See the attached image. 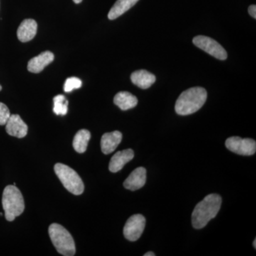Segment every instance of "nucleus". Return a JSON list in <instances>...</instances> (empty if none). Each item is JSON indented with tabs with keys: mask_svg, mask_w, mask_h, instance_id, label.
Listing matches in <instances>:
<instances>
[{
	"mask_svg": "<svg viewBox=\"0 0 256 256\" xmlns=\"http://www.w3.org/2000/svg\"><path fill=\"white\" fill-rule=\"evenodd\" d=\"M82 82L77 77H70L66 79L64 84V90L66 92H73L74 89H78L82 87Z\"/></svg>",
	"mask_w": 256,
	"mask_h": 256,
	"instance_id": "aec40b11",
	"label": "nucleus"
},
{
	"mask_svg": "<svg viewBox=\"0 0 256 256\" xmlns=\"http://www.w3.org/2000/svg\"><path fill=\"white\" fill-rule=\"evenodd\" d=\"M122 139V133L119 131L105 133L100 141L101 150L105 154H108L116 150Z\"/></svg>",
	"mask_w": 256,
	"mask_h": 256,
	"instance_id": "ddd939ff",
	"label": "nucleus"
},
{
	"mask_svg": "<svg viewBox=\"0 0 256 256\" xmlns=\"http://www.w3.org/2000/svg\"><path fill=\"white\" fill-rule=\"evenodd\" d=\"M134 158V152L132 150L128 149L119 151L112 156L109 164V170L112 173L120 171L124 165L131 161Z\"/></svg>",
	"mask_w": 256,
	"mask_h": 256,
	"instance_id": "f8f14e48",
	"label": "nucleus"
},
{
	"mask_svg": "<svg viewBox=\"0 0 256 256\" xmlns=\"http://www.w3.org/2000/svg\"><path fill=\"white\" fill-rule=\"evenodd\" d=\"M146 220L144 216L134 214L130 217L124 225V234L130 242H136L140 238L146 228Z\"/></svg>",
	"mask_w": 256,
	"mask_h": 256,
	"instance_id": "6e6552de",
	"label": "nucleus"
},
{
	"mask_svg": "<svg viewBox=\"0 0 256 256\" xmlns=\"http://www.w3.org/2000/svg\"><path fill=\"white\" fill-rule=\"evenodd\" d=\"M54 171L64 188L74 195H80L84 191V184L82 178L76 172L67 165L55 164Z\"/></svg>",
	"mask_w": 256,
	"mask_h": 256,
	"instance_id": "39448f33",
	"label": "nucleus"
},
{
	"mask_svg": "<svg viewBox=\"0 0 256 256\" xmlns=\"http://www.w3.org/2000/svg\"><path fill=\"white\" fill-rule=\"evenodd\" d=\"M206 98V89L202 87L191 88L178 96L175 104V111L180 116L194 114L204 105Z\"/></svg>",
	"mask_w": 256,
	"mask_h": 256,
	"instance_id": "f03ea898",
	"label": "nucleus"
},
{
	"mask_svg": "<svg viewBox=\"0 0 256 256\" xmlns=\"http://www.w3.org/2000/svg\"><path fill=\"white\" fill-rule=\"evenodd\" d=\"M2 206L5 218L8 222H13L24 210V201L22 194L15 185L6 186L3 192Z\"/></svg>",
	"mask_w": 256,
	"mask_h": 256,
	"instance_id": "7ed1b4c3",
	"label": "nucleus"
},
{
	"mask_svg": "<svg viewBox=\"0 0 256 256\" xmlns=\"http://www.w3.org/2000/svg\"><path fill=\"white\" fill-rule=\"evenodd\" d=\"M138 102L137 97L127 92H118L114 97V104L122 110L133 108L138 105Z\"/></svg>",
	"mask_w": 256,
	"mask_h": 256,
	"instance_id": "dca6fc26",
	"label": "nucleus"
},
{
	"mask_svg": "<svg viewBox=\"0 0 256 256\" xmlns=\"http://www.w3.org/2000/svg\"><path fill=\"white\" fill-rule=\"evenodd\" d=\"M193 43L195 46L204 50L217 60H226L228 56L224 47L210 37L202 36V35L197 36L193 38Z\"/></svg>",
	"mask_w": 256,
	"mask_h": 256,
	"instance_id": "423d86ee",
	"label": "nucleus"
},
{
	"mask_svg": "<svg viewBox=\"0 0 256 256\" xmlns=\"http://www.w3.org/2000/svg\"><path fill=\"white\" fill-rule=\"evenodd\" d=\"M222 197L216 194L207 195L197 204L192 215V226L196 229L206 226L210 220L215 218L222 206Z\"/></svg>",
	"mask_w": 256,
	"mask_h": 256,
	"instance_id": "f257e3e1",
	"label": "nucleus"
},
{
	"mask_svg": "<svg viewBox=\"0 0 256 256\" xmlns=\"http://www.w3.org/2000/svg\"><path fill=\"white\" fill-rule=\"evenodd\" d=\"M74 2L76 3V4H80V2L82 1V0H73Z\"/></svg>",
	"mask_w": 256,
	"mask_h": 256,
	"instance_id": "b1692460",
	"label": "nucleus"
},
{
	"mask_svg": "<svg viewBox=\"0 0 256 256\" xmlns=\"http://www.w3.org/2000/svg\"><path fill=\"white\" fill-rule=\"evenodd\" d=\"M68 101L65 96L58 95L54 98V112L57 116H65L68 112Z\"/></svg>",
	"mask_w": 256,
	"mask_h": 256,
	"instance_id": "6ab92c4d",
	"label": "nucleus"
},
{
	"mask_svg": "<svg viewBox=\"0 0 256 256\" xmlns=\"http://www.w3.org/2000/svg\"><path fill=\"white\" fill-rule=\"evenodd\" d=\"M48 234L57 252L65 256L75 255V242L66 229L60 224H52L48 228Z\"/></svg>",
	"mask_w": 256,
	"mask_h": 256,
	"instance_id": "20e7f679",
	"label": "nucleus"
},
{
	"mask_svg": "<svg viewBox=\"0 0 256 256\" xmlns=\"http://www.w3.org/2000/svg\"><path fill=\"white\" fill-rule=\"evenodd\" d=\"M146 168L142 166L136 168L124 182V188L130 191H136L143 188L146 183Z\"/></svg>",
	"mask_w": 256,
	"mask_h": 256,
	"instance_id": "9d476101",
	"label": "nucleus"
},
{
	"mask_svg": "<svg viewBox=\"0 0 256 256\" xmlns=\"http://www.w3.org/2000/svg\"><path fill=\"white\" fill-rule=\"evenodd\" d=\"M54 60V55L52 52L48 50L42 52L40 55L34 57L28 62V70L31 73H40L45 67L52 63Z\"/></svg>",
	"mask_w": 256,
	"mask_h": 256,
	"instance_id": "9b49d317",
	"label": "nucleus"
},
{
	"mask_svg": "<svg viewBox=\"0 0 256 256\" xmlns=\"http://www.w3.org/2000/svg\"><path fill=\"white\" fill-rule=\"evenodd\" d=\"M10 114L8 106L0 102V126H4L10 118Z\"/></svg>",
	"mask_w": 256,
	"mask_h": 256,
	"instance_id": "412c9836",
	"label": "nucleus"
},
{
	"mask_svg": "<svg viewBox=\"0 0 256 256\" xmlns=\"http://www.w3.org/2000/svg\"><path fill=\"white\" fill-rule=\"evenodd\" d=\"M144 256H156V254H154V252H148L146 254H144Z\"/></svg>",
	"mask_w": 256,
	"mask_h": 256,
	"instance_id": "5701e85b",
	"label": "nucleus"
},
{
	"mask_svg": "<svg viewBox=\"0 0 256 256\" xmlns=\"http://www.w3.org/2000/svg\"><path fill=\"white\" fill-rule=\"evenodd\" d=\"M226 146L232 152L240 156H252L256 151V142L250 138H229L226 141Z\"/></svg>",
	"mask_w": 256,
	"mask_h": 256,
	"instance_id": "0eeeda50",
	"label": "nucleus"
},
{
	"mask_svg": "<svg viewBox=\"0 0 256 256\" xmlns=\"http://www.w3.org/2000/svg\"><path fill=\"white\" fill-rule=\"evenodd\" d=\"M130 78L133 84L142 89L149 88L156 80V76L146 70H138L133 72Z\"/></svg>",
	"mask_w": 256,
	"mask_h": 256,
	"instance_id": "2eb2a0df",
	"label": "nucleus"
},
{
	"mask_svg": "<svg viewBox=\"0 0 256 256\" xmlns=\"http://www.w3.org/2000/svg\"><path fill=\"white\" fill-rule=\"evenodd\" d=\"M248 12L250 16L254 18H256V6L255 4L250 5L248 8Z\"/></svg>",
	"mask_w": 256,
	"mask_h": 256,
	"instance_id": "4be33fe9",
	"label": "nucleus"
},
{
	"mask_svg": "<svg viewBox=\"0 0 256 256\" xmlns=\"http://www.w3.org/2000/svg\"><path fill=\"white\" fill-rule=\"evenodd\" d=\"M90 139V132L87 130L82 129L76 134L74 138L73 146L74 150L78 153H84L86 151L88 144Z\"/></svg>",
	"mask_w": 256,
	"mask_h": 256,
	"instance_id": "a211bd4d",
	"label": "nucleus"
},
{
	"mask_svg": "<svg viewBox=\"0 0 256 256\" xmlns=\"http://www.w3.org/2000/svg\"><path fill=\"white\" fill-rule=\"evenodd\" d=\"M139 0H117L109 12V20H114L132 8Z\"/></svg>",
	"mask_w": 256,
	"mask_h": 256,
	"instance_id": "f3484780",
	"label": "nucleus"
},
{
	"mask_svg": "<svg viewBox=\"0 0 256 256\" xmlns=\"http://www.w3.org/2000/svg\"><path fill=\"white\" fill-rule=\"evenodd\" d=\"M2 86L0 85V90H2Z\"/></svg>",
	"mask_w": 256,
	"mask_h": 256,
	"instance_id": "a878e982",
	"label": "nucleus"
},
{
	"mask_svg": "<svg viewBox=\"0 0 256 256\" xmlns=\"http://www.w3.org/2000/svg\"><path fill=\"white\" fill-rule=\"evenodd\" d=\"M6 131L13 137L23 138L28 134V127L18 114H11L6 124Z\"/></svg>",
	"mask_w": 256,
	"mask_h": 256,
	"instance_id": "1a4fd4ad",
	"label": "nucleus"
},
{
	"mask_svg": "<svg viewBox=\"0 0 256 256\" xmlns=\"http://www.w3.org/2000/svg\"><path fill=\"white\" fill-rule=\"evenodd\" d=\"M36 22L32 18L24 20L18 30V40L22 42L31 41L36 36Z\"/></svg>",
	"mask_w": 256,
	"mask_h": 256,
	"instance_id": "4468645a",
	"label": "nucleus"
},
{
	"mask_svg": "<svg viewBox=\"0 0 256 256\" xmlns=\"http://www.w3.org/2000/svg\"><path fill=\"white\" fill-rule=\"evenodd\" d=\"M254 248H256V240L255 239V240H254Z\"/></svg>",
	"mask_w": 256,
	"mask_h": 256,
	"instance_id": "393cba45",
	"label": "nucleus"
}]
</instances>
